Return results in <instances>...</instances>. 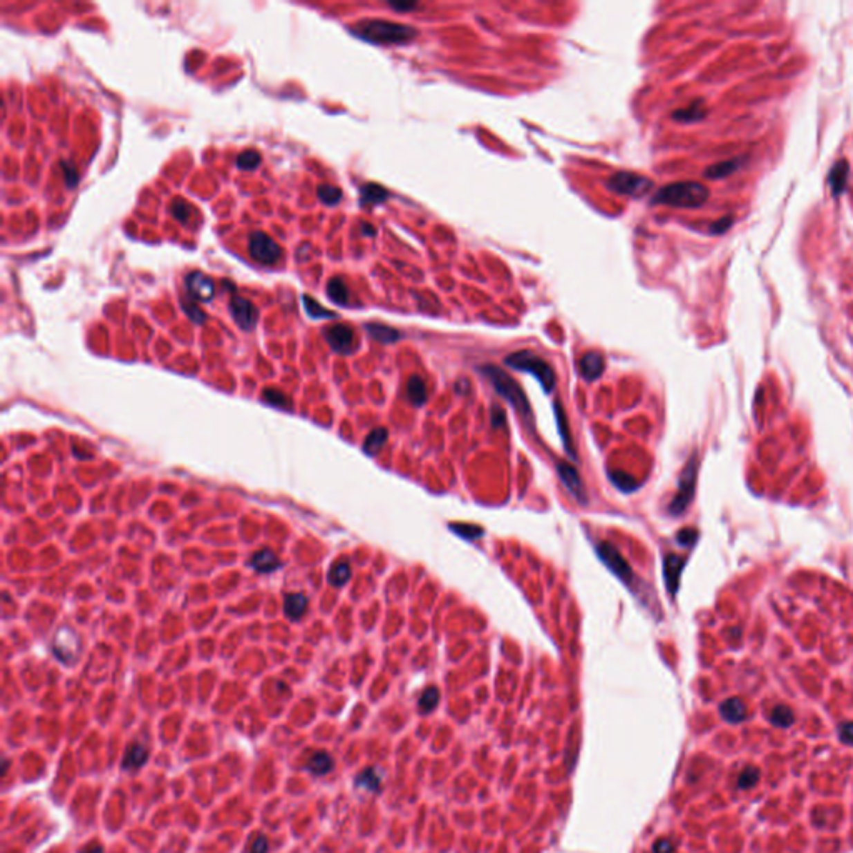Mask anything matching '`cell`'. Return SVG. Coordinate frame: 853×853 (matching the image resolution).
Listing matches in <instances>:
<instances>
[{
	"mask_svg": "<svg viewBox=\"0 0 853 853\" xmlns=\"http://www.w3.org/2000/svg\"><path fill=\"white\" fill-rule=\"evenodd\" d=\"M505 364L509 365V367L515 368V371L527 372L530 373V375H534L535 379L538 380V384L542 385V388L545 390V393H550L552 390L555 388V371L550 367V364H547L542 357L535 355L534 352L520 350L510 353L505 359Z\"/></svg>",
	"mask_w": 853,
	"mask_h": 853,
	"instance_id": "277c9868",
	"label": "cell"
},
{
	"mask_svg": "<svg viewBox=\"0 0 853 853\" xmlns=\"http://www.w3.org/2000/svg\"><path fill=\"white\" fill-rule=\"evenodd\" d=\"M387 438H388L387 429H384V426H379V429H373L372 432L368 433V437L365 438V442H364L365 453L375 455L382 449V447L385 445Z\"/></svg>",
	"mask_w": 853,
	"mask_h": 853,
	"instance_id": "4316f807",
	"label": "cell"
},
{
	"mask_svg": "<svg viewBox=\"0 0 853 853\" xmlns=\"http://www.w3.org/2000/svg\"><path fill=\"white\" fill-rule=\"evenodd\" d=\"M732 225H733V217L732 215H725V217L718 218L717 222L710 223L709 230H710V234H713V235H722V234L729 232Z\"/></svg>",
	"mask_w": 853,
	"mask_h": 853,
	"instance_id": "60d3db41",
	"label": "cell"
},
{
	"mask_svg": "<svg viewBox=\"0 0 853 853\" xmlns=\"http://www.w3.org/2000/svg\"><path fill=\"white\" fill-rule=\"evenodd\" d=\"M698 532L695 529H684L677 534V542L682 547H692L697 542Z\"/></svg>",
	"mask_w": 853,
	"mask_h": 853,
	"instance_id": "b9f144b4",
	"label": "cell"
},
{
	"mask_svg": "<svg viewBox=\"0 0 853 853\" xmlns=\"http://www.w3.org/2000/svg\"><path fill=\"white\" fill-rule=\"evenodd\" d=\"M267 852H269V840H267L263 835H255L254 838H252L247 853H267Z\"/></svg>",
	"mask_w": 853,
	"mask_h": 853,
	"instance_id": "7bdbcfd3",
	"label": "cell"
},
{
	"mask_svg": "<svg viewBox=\"0 0 853 853\" xmlns=\"http://www.w3.org/2000/svg\"><path fill=\"white\" fill-rule=\"evenodd\" d=\"M607 189L619 195L640 198L653 189V182L648 177L632 172H615L607 180Z\"/></svg>",
	"mask_w": 853,
	"mask_h": 853,
	"instance_id": "8992f818",
	"label": "cell"
},
{
	"mask_svg": "<svg viewBox=\"0 0 853 853\" xmlns=\"http://www.w3.org/2000/svg\"><path fill=\"white\" fill-rule=\"evenodd\" d=\"M652 850L653 853H673V845L672 842H668L667 838H662V840H657Z\"/></svg>",
	"mask_w": 853,
	"mask_h": 853,
	"instance_id": "ee69618b",
	"label": "cell"
},
{
	"mask_svg": "<svg viewBox=\"0 0 853 853\" xmlns=\"http://www.w3.org/2000/svg\"><path fill=\"white\" fill-rule=\"evenodd\" d=\"M302 302H303V307H306L307 315L312 317V319H334L335 317L334 312L324 308L315 299H312L310 295H303Z\"/></svg>",
	"mask_w": 853,
	"mask_h": 853,
	"instance_id": "4dcf8cb0",
	"label": "cell"
},
{
	"mask_svg": "<svg viewBox=\"0 0 853 853\" xmlns=\"http://www.w3.org/2000/svg\"><path fill=\"white\" fill-rule=\"evenodd\" d=\"M262 397L263 400L269 402L270 405H275V407H288L290 405V400L277 388H265L262 392Z\"/></svg>",
	"mask_w": 853,
	"mask_h": 853,
	"instance_id": "8d00e7d4",
	"label": "cell"
},
{
	"mask_svg": "<svg viewBox=\"0 0 853 853\" xmlns=\"http://www.w3.org/2000/svg\"><path fill=\"white\" fill-rule=\"evenodd\" d=\"M554 409H555L556 426H559V432H560V437H562L563 447H565V452L570 455L572 460H577V452H575V449H574V442H572L570 426H568V418L565 415V412H563L562 404H560V402L556 400Z\"/></svg>",
	"mask_w": 853,
	"mask_h": 853,
	"instance_id": "d6986e66",
	"label": "cell"
},
{
	"mask_svg": "<svg viewBox=\"0 0 853 853\" xmlns=\"http://www.w3.org/2000/svg\"><path fill=\"white\" fill-rule=\"evenodd\" d=\"M848 174H850V165H848V162L842 158V160H836L834 167L830 169V174H828V185H830L832 195L834 197H838V195H842L845 192V187H847L848 182Z\"/></svg>",
	"mask_w": 853,
	"mask_h": 853,
	"instance_id": "2e32d148",
	"label": "cell"
},
{
	"mask_svg": "<svg viewBox=\"0 0 853 853\" xmlns=\"http://www.w3.org/2000/svg\"><path fill=\"white\" fill-rule=\"evenodd\" d=\"M357 785L368 791H377L380 787V777L375 774L373 769H367L357 777Z\"/></svg>",
	"mask_w": 853,
	"mask_h": 853,
	"instance_id": "d590c367",
	"label": "cell"
},
{
	"mask_svg": "<svg viewBox=\"0 0 853 853\" xmlns=\"http://www.w3.org/2000/svg\"><path fill=\"white\" fill-rule=\"evenodd\" d=\"M185 287L189 290L190 297L198 300V302H210L215 295L214 280L209 275H205L204 272H190L185 277Z\"/></svg>",
	"mask_w": 853,
	"mask_h": 853,
	"instance_id": "8fae6325",
	"label": "cell"
},
{
	"mask_svg": "<svg viewBox=\"0 0 853 853\" xmlns=\"http://www.w3.org/2000/svg\"><path fill=\"white\" fill-rule=\"evenodd\" d=\"M556 472H559L560 480L567 487V490L577 498L579 503H587V490H585L582 477L579 475V470L568 462H559L556 464Z\"/></svg>",
	"mask_w": 853,
	"mask_h": 853,
	"instance_id": "7c38bea8",
	"label": "cell"
},
{
	"mask_svg": "<svg viewBox=\"0 0 853 853\" xmlns=\"http://www.w3.org/2000/svg\"><path fill=\"white\" fill-rule=\"evenodd\" d=\"M79 853H104V848L100 847V845L92 843V845H87V847L82 848V850H80Z\"/></svg>",
	"mask_w": 853,
	"mask_h": 853,
	"instance_id": "7dc6e473",
	"label": "cell"
},
{
	"mask_svg": "<svg viewBox=\"0 0 853 853\" xmlns=\"http://www.w3.org/2000/svg\"><path fill=\"white\" fill-rule=\"evenodd\" d=\"M350 579V567L347 562H337L328 572V582L334 587H342Z\"/></svg>",
	"mask_w": 853,
	"mask_h": 853,
	"instance_id": "1f68e13d",
	"label": "cell"
},
{
	"mask_svg": "<svg viewBox=\"0 0 853 853\" xmlns=\"http://www.w3.org/2000/svg\"><path fill=\"white\" fill-rule=\"evenodd\" d=\"M597 555H599V559L602 560L603 565L607 567L613 575L619 577L621 582L627 585H630L633 582L635 575H633L632 567L628 565L627 560H625L624 555L620 554L619 548L613 547L612 543H608V542H602L597 545Z\"/></svg>",
	"mask_w": 853,
	"mask_h": 853,
	"instance_id": "52a82bcc",
	"label": "cell"
},
{
	"mask_svg": "<svg viewBox=\"0 0 853 853\" xmlns=\"http://www.w3.org/2000/svg\"><path fill=\"white\" fill-rule=\"evenodd\" d=\"M350 32L365 42L375 44V46H404V44L412 42L418 35L415 27L384 19L360 20L350 27Z\"/></svg>",
	"mask_w": 853,
	"mask_h": 853,
	"instance_id": "6da1fadb",
	"label": "cell"
},
{
	"mask_svg": "<svg viewBox=\"0 0 853 853\" xmlns=\"http://www.w3.org/2000/svg\"><path fill=\"white\" fill-rule=\"evenodd\" d=\"M388 6L392 7V9H395V10H412V9H417L418 3H415V2H412V3H410V2H402V3L400 2H390Z\"/></svg>",
	"mask_w": 853,
	"mask_h": 853,
	"instance_id": "bcb514c9",
	"label": "cell"
},
{
	"mask_svg": "<svg viewBox=\"0 0 853 853\" xmlns=\"http://www.w3.org/2000/svg\"><path fill=\"white\" fill-rule=\"evenodd\" d=\"M260 162H262V157H260V153L254 149L243 150L241 156L237 157V165L238 169L242 170H255L260 165Z\"/></svg>",
	"mask_w": 853,
	"mask_h": 853,
	"instance_id": "836d02e7",
	"label": "cell"
},
{
	"mask_svg": "<svg viewBox=\"0 0 853 853\" xmlns=\"http://www.w3.org/2000/svg\"><path fill=\"white\" fill-rule=\"evenodd\" d=\"M365 330H367V334L371 335L373 340H377V342L380 344H393L400 339V332L385 324H367L365 325Z\"/></svg>",
	"mask_w": 853,
	"mask_h": 853,
	"instance_id": "44dd1931",
	"label": "cell"
},
{
	"mask_svg": "<svg viewBox=\"0 0 853 853\" xmlns=\"http://www.w3.org/2000/svg\"><path fill=\"white\" fill-rule=\"evenodd\" d=\"M60 167H62L64 170L65 185H67L68 189H74V187L77 185V182H79V174H77L75 165L68 160H62L60 162Z\"/></svg>",
	"mask_w": 853,
	"mask_h": 853,
	"instance_id": "ab89813d",
	"label": "cell"
},
{
	"mask_svg": "<svg viewBox=\"0 0 853 853\" xmlns=\"http://www.w3.org/2000/svg\"><path fill=\"white\" fill-rule=\"evenodd\" d=\"M249 252L250 255L263 265H272L280 259L282 249L275 241H272L265 232H252L249 237Z\"/></svg>",
	"mask_w": 853,
	"mask_h": 853,
	"instance_id": "ba28073f",
	"label": "cell"
},
{
	"mask_svg": "<svg viewBox=\"0 0 853 853\" xmlns=\"http://www.w3.org/2000/svg\"><path fill=\"white\" fill-rule=\"evenodd\" d=\"M705 117H706V107L702 99L693 100V102L686 105V107L678 109V111L672 113V119L675 122H680V124H693V122L704 120Z\"/></svg>",
	"mask_w": 853,
	"mask_h": 853,
	"instance_id": "ac0fdd59",
	"label": "cell"
},
{
	"mask_svg": "<svg viewBox=\"0 0 853 853\" xmlns=\"http://www.w3.org/2000/svg\"><path fill=\"white\" fill-rule=\"evenodd\" d=\"M449 527L453 534H457L458 537L469 540V542H472V540H477L485 535V530H483L482 527L472 525V523H450Z\"/></svg>",
	"mask_w": 853,
	"mask_h": 853,
	"instance_id": "f1b7e54d",
	"label": "cell"
},
{
	"mask_svg": "<svg viewBox=\"0 0 853 853\" xmlns=\"http://www.w3.org/2000/svg\"><path fill=\"white\" fill-rule=\"evenodd\" d=\"M684 567H685L684 556H678L675 554L665 555L664 579H665V585H667L668 594L672 597H675L677 590H678V585H680V577H682V572H684Z\"/></svg>",
	"mask_w": 853,
	"mask_h": 853,
	"instance_id": "4fadbf2b",
	"label": "cell"
},
{
	"mask_svg": "<svg viewBox=\"0 0 853 853\" xmlns=\"http://www.w3.org/2000/svg\"><path fill=\"white\" fill-rule=\"evenodd\" d=\"M72 630L71 628H62V630H59L55 637L54 641V652L55 655L59 657V659H62L64 662L67 660H74L77 657V652H79V640L72 641V644H68V639H71Z\"/></svg>",
	"mask_w": 853,
	"mask_h": 853,
	"instance_id": "e0dca14e",
	"label": "cell"
},
{
	"mask_svg": "<svg viewBox=\"0 0 853 853\" xmlns=\"http://www.w3.org/2000/svg\"><path fill=\"white\" fill-rule=\"evenodd\" d=\"M149 758V750L140 743H133L130 745L124 755V762H122V769L124 770H137L145 765Z\"/></svg>",
	"mask_w": 853,
	"mask_h": 853,
	"instance_id": "ffe728a7",
	"label": "cell"
},
{
	"mask_svg": "<svg viewBox=\"0 0 853 853\" xmlns=\"http://www.w3.org/2000/svg\"><path fill=\"white\" fill-rule=\"evenodd\" d=\"M317 195H319V198L325 205H335L339 204L340 198H342V190L334 185H320L319 189H317Z\"/></svg>",
	"mask_w": 853,
	"mask_h": 853,
	"instance_id": "e575fe53",
	"label": "cell"
},
{
	"mask_svg": "<svg viewBox=\"0 0 853 853\" xmlns=\"http://www.w3.org/2000/svg\"><path fill=\"white\" fill-rule=\"evenodd\" d=\"M283 607H285V613L290 619H300L307 610V599L300 594L288 595Z\"/></svg>",
	"mask_w": 853,
	"mask_h": 853,
	"instance_id": "83f0119b",
	"label": "cell"
},
{
	"mask_svg": "<svg viewBox=\"0 0 853 853\" xmlns=\"http://www.w3.org/2000/svg\"><path fill=\"white\" fill-rule=\"evenodd\" d=\"M407 399L412 405L420 407L426 402V385L424 379L418 375H412L407 382Z\"/></svg>",
	"mask_w": 853,
	"mask_h": 853,
	"instance_id": "d4e9b609",
	"label": "cell"
},
{
	"mask_svg": "<svg viewBox=\"0 0 853 853\" xmlns=\"http://www.w3.org/2000/svg\"><path fill=\"white\" fill-rule=\"evenodd\" d=\"M605 371V359L599 352H587L580 359L579 372L585 380H597Z\"/></svg>",
	"mask_w": 853,
	"mask_h": 853,
	"instance_id": "5bb4252c",
	"label": "cell"
},
{
	"mask_svg": "<svg viewBox=\"0 0 853 853\" xmlns=\"http://www.w3.org/2000/svg\"><path fill=\"white\" fill-rule=\"evenodd\" d=\"M327 294L328 299L337 306H347L348 303V288L347 283L344 282L342 277H332L327 283Z\"/></svg>",
	"mask_w": 853,
	"mask_h": 853,
	"instance_id": "484cf974",
	"label": "cell"
},
{
	"mask_svg": "<svg viewBox=\"0 0 853 853\" xmlns=\"http://www.w3.org/2000/svg\"><path fill=\"white\" fill-rule=\"evenodd\" d=\"M388 198V192L379 184H365L360 187V204L379 205Z\"/></svg>",
	"mask_w": 853,
	"mask_h": 853,
	"instance_id": "7402d4cb",
	"label": "cell"
},
{
	"mask_svg": "<svg viewBox=\"0 0 853 853\" xmlns=\"http://www.w3.org/2000/svg\"><path fill=\"white\" fill-rule=\"evenodd\" d=\"M745 162H747L745 156L730 158V160H724V162H717V164L710 165V167L705 169L704 176L706 178H712V180H720V178L730 177L732 174L737 172V170H740Z\"/></svg>",
	"mask_w": 853,
	"mask_h": 853,
	"instance_id": "9a60e30c",
	"label": "cell"
},
{
	"mask_svg": "<svg viewBox=\"0 0 853 853\" xmlns=\"http://www.w3.org/2000/svg\"><path fill=\"white\" fill-rule=\"evenodd\" d=\"M480 372L491 382V385L497 390L498 395H502L503 399L509 402L512 407L517 410L518 415L523 418V422L534 430V413H532L529 399H527L525 392H523L517 382L512 379L509 373L503 372L502 368L495 367V365H483V367H480Z\"/></svg>",
	"mask_w": 853,
	"mask_h": 853,
	"instance_id": "7a4b0ae2",
	"label": "cell"
},
{
	"mask_svg": "<svg viewBox=\"0 0 853 853\" xmlns=\"http://www.w3.org/2000/svg\"><path fill=\"white\" fill-rule=\"evenodd\" d=\"M229 308L235 324H237L242 330L249 332L252 328H255L259 320V308L255 307L249 299L242 297V295H232Z\"/></svg>",
	"mask_w": 853,
	"mask_h": 853,
	"instance_id": "9c48e42d",
	"label": "cell"
},
{
	"mask_svg": "<svg viewBox=\"0 0 853 853\" xmlns=\"http://www.w3.org/2000/svg\"><path fill=\"white\" fill-rule=\"evenodd\" d=\"M190 205L187 204L185 200H182V198H177V200L172 202V205H170V212H172L174 218H177L178 222L185 223L189 221L190 217Z\"/></svg>",
	"mask_w": 853,
	"mask_h": 853,
	"instance_id": "74e56055",
	"label": "cell"
},
{
	"mask_svg": "<svg viewBox=\"0 0 853 853\" xmlns=\"http://www.w3.org/2000/svg\"><path fill=\"white\" fill-rule=\"evenodd\" d=\"M180 303H182V308H184V312L187 314V317H189V319L192 320L194 324H204L205 322V312L202 310L200 307H197V306H195V303L189 302V300H187V302H185V300H180Z\"/></svg>",
	"mask_w": 853,
	"mask_h": 853,
	"instance_id": "f35d334b",
	"label": "cell"
},
{
	"mask_svg": "<svg viewBox=\"0 0 853 853\" xmlns=\"http://www.w3.org/2000/svg\"><path fill=\"white\" fill-rule=\"evenodd\" d=\"M491 424L494 426H503L505 424V412L500 407L491 409Z\"/></svg>",
	"mask_w": 853,
	"mask_h": 853,
	"instance_id": "f6af8a7d",
	"label": "cell"
},
{
	"mask_svg": "<svg viewBox=\"0 0 853 853\" xmlns=\"http://www.w3.org/2000/svg\"><path fill=\"white\" fill-rule=\"evenodd\" d=\"M697 474H698V453L693 452L692 457L688 458V462H686V465L684 467V470H682L680 480H678V490H677L675 497L672 498V502H670V505H668V512L672 515H675V517L682 515L686 509H688L690 502H692L693 495H695Z\"/></svg>",
	"mask_w": 853,
	"mask_h": 853,
	"instance_id": "5b68a950",
	"label": "cell"
},
{
	"mask_svg": "<svg viewBox=\"0 0 853 853\" xmlns=\"http://www.w3.org/2000/svg\"><path fill=\"white\" fill-rule=\"evenodd\" d=\"M710 197V190L698 182H675L657 190L652 197V204L680 207V209H698L705 205Z\"/></svg>",
	"mask_w": 853,
	"mask_h": 853,
	"instance_id": "3957f363",
	"label": "cell"
},
{
	"mask_svg": "<svg viewBox=\"0 0 853 853\" xmlns=\"http://www.w3.org/2000/svg\"><path fill=\"white\" fill-rule=\"evenodd\" d=\"M307 769L314 775H327L334 769V758H332L327 751H315V753L308 758Z\"/></svg>",
	"mask_w": 853,
	"mask_h": 853,
	"instance_id": "cb8c5ba5",
	"label": "cell"
},
{
	"mask_svg": "<svg viewBox=\"0 0 853 853\" xmlns=\"http://www.w3.org/2000/svg\"><path fill=\"white\" fill-rule=\"evenodd\" d=\"M324 337L332 347V350H335L337 353H352L353 344H355V335H353V330L348 325H330V327H327L324 330Z\"/></svg>",
	"mask_w": 853,
	"mask_h": 853,
	"instance_id": "30bf717a",
	"label": "cell"
},
{
	"mask_svg": "<svg viewBox=\"0 0 853 853\" xmlns=\"http://www.w3.org/2000/svg\"><path fill=\"white\" fill-rule=\"evenodd\" d=\"M362 232L365 235H371V237H372V235H375V229H372L371 223H362Z\"/></svg>",
	"mask_w": 853,
	"mask_h": 853,
	"instance_id": "c3c4849f",
	"label": "cell"
},
{
	"mask_svg": "<svg viewBox=\"0 0 853 853\" xmlns=\"http://www.w3.org/2000/svg\"><path fill=\"white\" fill-rule=\"evenodd\" d=\"M438 700H440V692L435 686H429L418 698V710L422 713H430L438 705Z\"/></svg>",
	"mask_w": 853,
	"mask_h": 853,
	"instance_id": "f546056e",
	"label": "cell"
},
{
	"mask_svg": "<svg viewBox=\"0 0 853 853\" xmlns=\"http://www.w3.org/2000/svg\"><path fill=\"white\" fill-rule=\"evenodd\" d=\"M250 565L254 567V570L260 572V574H269V572L277 570L280 567V562L270 550H260L252 556Z\"/></svg>",
	"mask_w": 853,
	"mask_h": 853,
	"instance_id": "603a6c76",
	"label": "cell"
},
{
	"mask_svg": "<svg viewBox=\"0 0 853 853\" xmlns=\"http://www.w3.org/2000/svg\"><path fill=\"white\" fill-rule=\"evenodd\" d=\"M610 480H612L613 485L617 487V489H620L621 491H625V494H628V491H633V490L639 489V483H637L635 478L630 477V475H628V474L615 472V470H613V472H610Z\"/></svg>",
	"mask_w": 853,
	"mask_h": 853,
	"instance_id": "d6a6232c",
	"label": "cell"
}]
</instances>
